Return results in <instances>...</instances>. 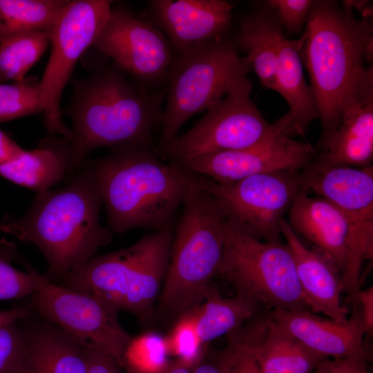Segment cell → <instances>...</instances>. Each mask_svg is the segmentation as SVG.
I'll return each instance as SVG.
<instances>
[{"instance_id": "cell-1", "label": "cell", "mask_w": 373, "mask_h": 373, "mask_svg": "<svg viewBox=\"0 0 373 373\" xmlns=\"http://www.w3.org/2000/svg\"><path fill=\"white\" fill-rule=\"evenodd\" d=\"M66 180L61 187L38 192L22 216L0 223L2 231L38 247L48 263L43 275L54 283L80 269L113 238L99 223L103 198L88 160Z\"/></svg>"}, {"instance_id": "cell-2", "label": "cell", "mask_w": 373, "mask_h": 373, "mask_svg": "<svg viewBox=\"0 0 373 373\" xmlns=\"http://www.w3.org/2000/svg\"><path fill=\"white\" fill-rule=\"evenodd\" d=\"M66 111L73 122L67 178L96 148L136 146L153 149V133L163 121L164 90L131 82L115 64L73 81Z\"/></svg>"}, {"instance_id": "cell-3", "label": "cell", "mask_w": 373, "mask_h": 373, "mask_svg": "<svg viewBox=\"0 0 373 373\" xmlns=\"http://www.w3.org/2000/svg\"><path fill=\"white\" fill-rule=\"evenodd\" d=\"M88 160L98 180L110 230L155 231L173 225L196 174L162 162L153 149L124 146Z\"/></svg>"}, {"instance_id": "cell-4", "label": "cell", "mask_w": 373, "mask_h": 373, "mask_svg": "<svg viewBox=\"0 0 373 373\" xmlns=\"http://www.w3.org/2000/svg\"><path fill=\"white\" fill-rule=\"evenodd\" d=\"M345 4L341 8L332 1H314L305 30L296 40L321 122L318 149L336 131L345 96L372 55L370 19H355L350 3Z\"/></svg>"}, {"instance_id": "cell-5", "label": "cell", "mask_w": 373, "mask_h": 373, "mask_svg": "<svg viewBox=\"0 0 373 373\" xmlns=\"http://www.w3.org/2000/svg\"><path fill=\"white\" fill-rule=\"evenodd\" d=\"M196 176L173 232L170 260L155 307L172 323L202 302L217 277L224 252L226 218L214 197L197 183Z\"/></svg>"}, {"instance_id": "cell-6", "label": "cell", "mask_w": 373, "mask_h": 373, "mask_svg": "<svg viewBox=\"0 0 373 373\" xmlns=\"http://www.w3.org/2000/svg\"><path fill=\"white\" fill-rule=\"evenodd\" d=\"M173 232L171 225L145 235L128 247L95 256L64 277L61 285L96 295L119 311L149 322L166 274Z\"/></svg>"}, {"instance_id": "cell-7", "label": "cell", "mask_w": 373, "mask_h": 373, "mask_svg": "<svg viewBox=\"0 0 373 373\" xmlns=\"http://www.w3.org/2000/svg\"><path fill=\"white\" fill-rule=\"evenodd\" d=\"M251 69L226 35L173 54L166 82V108L157 151L190 117L207 110L227 93L232 80Z\"/></svg>"}, {"instance_id": "cell-8", "label": "cell", "mask_w": 373, "mask_h": 373, "mask_svg": "<svg viewBox=\"0 0 373 373\" xmlns=\"http://www.w3.org/2000/svg\"><path fill=\"white\" fill-rule=\"evenodd\" d=\"M217 277L231 285L236 294L265 310H309L302 294L291 251L281 242L256 240L227 224Z\"/></svg>"}, {"instance_id": "cell-9", "label": "cell", "mask_w": 373, "mask_h": 373, "mask_svg": "<svg viewBox=\"0 0 373 373\" xmlns=\"http://www.w3.org/2000/svg\"><path fill=\"white\" fill-rule=\"evenodd\" d=\"M251 91L246 75L236 76L225 95L192 128L157 153L170 162L180 163L204 154L245 149L282 131L290 135L280 119L274 124L264 119L251 99Z\"/></svg>"}, {"instance_id": "cell-10", "label": "cell", "mask_w": 373, "mask_h": 373, "mask_svg": "<svg viewBox=\"0 0 373 373\" xmlns=\"http://www.w3.org/2000/svg\"><path fill=\"white\" fill-rule=\"evenodd\" d=\"M300 171L259 173L225 184L197 175L196 182L216 200L230 228L256 240L281 242L280 222L303 192Z\"/></svg>"}, {"instance_id": "cell-11", "label": "cell", "mask_w": 373, "mask_h": 373, "mask_svg": "<svg viewBox=\"0 0 373 373\" xmlns=\"http://www.w3.org/2000/svg\"><path fill=\"white\" fill-rule=\"evenodd\" d=\"M113 1H69L58 17L50 36L51 52L40 80L44 124L52 134L71 137L61 119V93L78 59L91 47L109 15Z\"/></svg>"}, {"instance_id": "cell-12", "label": "cell", "mask_w": 373, "mask_h": 373, "mask_svg": "<svg viewBox=\"0 0 373 373\" xmlns=\"http://www.w3.org/2000/svg\"><path fill=\"white\" fill-rule=\"evenodd\" d=\"M32 308L85 346L106 353L121 365L133 338L119 323V309L96 295L47 280L32 294Z\"/></svg>"}, {"instance_id": "cell-13", "label": "cell", "mask_w": 373, "mask_h": 373, "mask_svg": "<svg viewBox=\"0 0 373 373\" xmlns=\"http://www.w3.org/2000/svg\"><path fill=\"white\" fill-rule=\"evenodd\" d=\"M288 213L294 232L311 242L346 285H358L363 262L373 258V231L354 224L325 199L305 192L296 196Z\"/></svg>"}, {"instance_id": "cell-14", "label": "cell", "mask_w": 373, "mask_h": 373, "mask_svg": "<svg viewBox=\"0 0 373 373\" xmlns=\"http://www.w3.org/2000/svg\"><path fill=\"white\" fill-rule=\"evenodd\" d=\"M92 47L147 88L166 84L173 55L166 36L126 8L111 7Z\"/></svg>"}, {"instance_id": "cell-15", "label": "cell", "mask_w": 373, "mask_h": 373, "mask_svg": "<svg viewBox=\"0 0 373 373\" xmlns=\"http://www.w3.org/2000/svg\"><path fill=\"white\" fill-rule=\"evenodd\" d=\"M315 154L311 144L296 141L282 131L245 149L204 154L177 164L196 175L225 184L259 173L300 171Z\"/></svg>"}, {"instance_id": "cell-16", "label": "cell", "mask_w": 373, "mask_h": 373, "mask_svg": "<svg viewBox=\"0 0 373 373\" xmlns=\"http://www.w3.org/2000/svg\"><path fill=\"white\" fill-rule=\"evenodd\" d=\"M233 5L223 0H153L148 20L166 36L173 54L226 35Z\"/></svg>"}, {"instance_id": "cell-17", "label": "cell", "mask_w": 373, "mask_h": 373, "mask_svg": "<svg viewBox=\"0 0 373 373\" xmlns=\"http://www.w3.org/2000/svg\"><path fill=\"white\" fill-rule=\"evenodd\" d=\"M318 158L365 168L373 160V69L364 67L347 93L338 127Z\"/></svg>"}, {"instance_id": "cell-18", "label": "cell", "mask_w": 373, "mask_h": 373, "mask_svg": "<svg viewBox=\"0 0 373 373\" xmlns=\"http://www.w3.org/2000/svg\"><path fill=\"white\" fill-rule=\"evenodd\" d=\"M303 191L316 194L352 222L373 231V166L357 168L315 157L300 171Z\"/></svg>"}, {"instance_id": "cell-19", "label": "cell", "mask_w": 373, "mask_h": 373, "mask_svg": "<svg viewBox=\"0 0 373 373\" xmlns=\"http://www.w3.org/2000/svg\"><path fill=\"white\" fill-rule=\"evenodd\" d=\"M345 321L338 323L304 309H273L268 316L283 330L309 350L332 358L367 354L363 337L367 334L358 305Z\"/></svg>"}, {"instance_id": "cell-20", "label": "cell", "mask_w": 373, "mask_h": 373, "mask_svg": "<svg viewBox=\"0 0 373 373\" xmlns=\"http://www.w3.org/2000/svg\"><path fill=\"white\" fill-rule=\"evenodd\" d=\"M282 236L293 255L305 301L314 314H322L338 323L345 321L348 310L341 302V275L323 256L307 247L287 220L280 222Z\"/></svg>"}, {"instance_id": "cell-21", "label": "cell", "mask_w": 373, "mask_h": 373, "mask_svg": "<svg viewBox=\"0 0 373 373\" xmlns=\"http://www.w3.org/2000/svg\"><path fill=\"white\" fill-rule=\"evenodd\" d=\"M240 333L261 373H313L325 357L302 344L279 327L267 315Z\"/></svg>"}, {"instance_id": "cell-22", "label": "cell", "mask_w": 373, "mask_h": 373, "mask_svg": "<svg viewBox=\"0 0 373 373\" xmlns=\"http://www.w3.org/2000/svg\"><path fill=\"white\" fill-rule=\"evenodd\" d=\"M26 329L28 350L23 373H87L88 346L46 320Z\"/></svg>"}, {"instance_id": "cell-23", "label": "cell", "mask_w": 373, "mask_h": 373, "mask_svg": "<svg viewBox=\"0 0 373 373\" xmlns=\"http://www.w3.org/2000/svg\"><path fill=\"white\" fill-rule=\"evenodd\" d=\"M70 137L43 140L32 151L0 166V175L20 186L40 192L66 180L70 164Z\"/></svg>"}, {"instance_id": "cell-24", "label": "cell", "mask_w": 373, "mask_h": 373, "mask_svg": "<svg viewBox=\"0 0 373 373\" xmlns=\"http://www.w3.org/2000/svg\"><path fill=\"white\" fill-rule=\"evenodd\" d=\"M276 92L288 103L295 135L305 136L309 125L318 117L310 86L304 77L296 40L280 37L276 66Z\"/></svg>"}, {"instance_id": "cell-25", "label": "cell", "mask_w": 373, "mask_h": 373, "mask_svg": "<svg viewBox=\"0 0 373 373\" xmlns=\"http://www.w3.org/2000/svg\"><path fill=\"white\" fill-rule=\"evenodd\" d=\"M283 35L279 22L269 15L257 13L242 20L234 40L236 48L247 53L245 60L261 84L275 91L278 45Z\"/></svg>"}, {"instance_id": "cell-26", "label": "cell", "mask_w": 373, "mask_h": 373, "mask_svg": "<svg viewBox=\"0 0 373 373\" xmlns=\"http://www.w3.org/2000/svg\"><path fill=\"white\" fill-rule=\"evenodd\" d=\"M262 309L237 294L223 296L212 283L202 302L193 308L200 341L209 345L212 340L229 334L255 318Z\"/></svg>"}, {"instance_id": "cell-27", "label": "cell", "mask_w": 373, "mask_h": 373, "mask_svg": "<svg viewBox=\"0 0 373 373\" xmlns=\"http://www.w3.org/2000/svg\"><path fill=\"white\" fill-rule=\"evenodd\" d=\"M69 1L0 0V37L41 31L50 36Z\"/></svg>"}, {"instance_id": "cell-28", "label": "cell", "mask_w": 373, "mask_h": 373, "mask_svg": "<svg viewBox=\"0 0 373 373\" xmlns=\"http://www.w3.org/2000/svg\"><path fill=\"white\" fill-rule=\"evenodd\" d=\"M49 44L50 35L41 31L0 37V82L23 79Z\"/></svg>"}, {"instance_id": "cell-29", "label": "cell", "mask_w": 373, "mask_h": 373, "mask_svg": "<svg viewBox=\"0 0 373 373\" xmlns=\"http://www.w3.org/2000/svg\"><path fill=\"white\" fill-rule=\"evenodd\" d=\"M169 357L165 336L149 331L133 336L120 367L127 373H162L171 361Z\"/></svg>"}, {"instance_id": "cell-30", "label": "cell", "mask_w": 373, "mask_h": 373, "mask_svg": "<svg viewBox=\"0 0 373 373\" xmlns=\"http://www.w3.org/2000/svg\"><path fill=\"white\" fill-rule=\"evenodd\" d=\"M41 112L40 81L28 77L10 84L0 82V122Z\"/></svg>"}, {"instance_id": "cell-31", "label": "cell", "mask_w": 373, "mask_h": 373, "mask_svg": "<svg viewBox=\"0 0 373 373\" xmlns=\"http://www.w3.org/2000/svg\"><path fill=\"white\" fill-rule=\"evenodd\" d=\"M165 339L169 356L192 363H198L209 349L198 335L193 309L175 319Z\"/></svg>"}, {"instance_id": "cell-32", "label": "cell", "mask_w": 373, "mask_h": 373, "mask_svg": "<svg viewBox=\"0 0 373 373\" xmlns=\"http://www.w3.org/2000/svg\"><path fill=\"white\" fill-rule=\"evenodd\" d=\"M18 254L0 257V300H17L33 294L48 279L26 263L27 272L11 265Z\"/></svg>"}, {"instance_id": "cell-33", "label": "cell", "mask_w": 373, "mask_h": 373, "mask_svg": "<svg viewBox=\"0 0 373 373\" xmlns=\"http://www.w3.org/2000/svg\"><path fill=\"white\" fill-rule=\"evenodd\" d=\"M19 321L0 325V373H23L28 336Z\"/></svg>"}, {"instance_id": "cell-34", "label": "cell", "mask_w": 373, "mask_h": 373, "mask_svg": "<svg viewBox=\"0 0 373 373\" xmlns=\"http://www.w3.org/2000/svg\"><path fill=\"white\" fill-rule=\"evenodd\" d=\"M228 345L221 350L209 349L192 373H229L240 351L242 339L238 330L227 334Z\"/></svg>"}, {"instance_id": "cell-35", "label": "cell", "mask_w": 373, "mask_h": 373, "mask_svg": "<svg viewBox=\"0 0 373 373\" xmlns=\"http://www.w3.org/2000/svg\"><path fill=\"white\" fill-rule=\"evenodd\" d=\"M314 1L309 0H271L268 4L274 10L280 20L290 32H296L306 21Z\"/></svg>"}, {"instance_id": "cell-36", "label": "cell", "mask_w": 373, "mask_h": 373, "mask_svg": "<svg viewBox=\"0 0 373 373\" xmlns=\"http://www.w3.org/2000/svg\"><path fill=\"white\" fill-rule=\"evenodd\" d=\"M367 354H356L349 356L325 358L315 367L313 373H369Z\"/></svg>"}, {"instance_id": "cell-37", "label": "cell", "mask_w": 373, "mask_h": 373, "mask_svg": "<svg viewBox=\"0 0 373 373\" xmlns=\"http://www.w3.org/2000/svg\"><path fill=\"white\" fill-rule=\"evenodd\" d=\"M88 353L87 373H121V367L110 355L91 347H88Z\"/></svg>"}, {"instance_id": "cell-38", "label": "cell", "mask_w": 373, "mask_h": 373, "mask_svg": "<svg viewBox=\"0 0 373 373\" xmlns=\"http://www.w3.org/2000/svg\"><path fill=\"white\" fill-rule=\"evenodd\" d=\"M353 302L356 303L361 311L367 329V334L373 332V287L363 290L359 289L352 297Z\"/></svg>"}, {"instance_id": "cell-39", "label": "cell", "mask_w": 373, "mask_h": 373, "mask_svg": "<svg viewBox=\"0 0 373 373\" xmlns=\"http://www.w3.org/2000/svg\"><path fill=\"white\" fill-rule=\"evenodd\" d=\"M229 373H261L254 358L246 348L242 338L240 351Z\"/></svg>"}, {"instance_id": "cell-40", "label": "cell", "mask_w": 373, "mask_h": 373, "mask_svg": "<svg viewBox=\"0 0 373 373\" xmlns=\"http://www.w3.org/2000/svg\"><path fill=\"white\" fill-rule=\"evenodd\" d=\"M23 151L15 140L0 130V166L15 160Z\"/></svg>"}, {"instance_id": "cell-41", "label": "cell", "mask_w": 373, "mask_h": 373, "mask_svg": "<svg viewBox=\"0 0 373 373\" xmlns=\"http://www.w3.org/2000/svg\"><path fill=\"white\" fill-rule=\"evenodd\" d=\"M34 313L32 308L28 306H18L7 309H0V325L29 318Z\"/></svg>"}, {"instance_id": "cell-42", "label": "cell", "mask_w": 373, "mask_h": 373, "mask_svg": "<svg viewBox=\"0 0 373 373\" xmlns=\"http://www.w3.org/2000/svg\"><path fill=\"white\" fill-rule=\"evenodd\" d=\"M198 363H192L175 358L171 361L167 368L162 373H192Z\"/></svg>"}, {"instance_id": "cell-43", "label": "cell", "mask_w": 373, "mask_h": 373, "mask_svg": "<svg viewBox=\"0 0 373 373\" xmlns=\"http://www.w3.org/2000/svg\"><path fill=\"white\" fill-rule=\"evenodd\" d=\"M14 254H18L17 245L2 238L0 240V257Z\"/></svg>"}]
</instances>
